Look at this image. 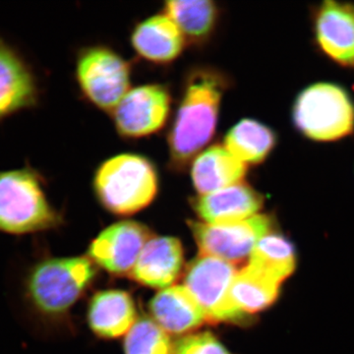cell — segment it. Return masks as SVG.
<instances>
[{
	"label": "cell",
	"mask_w": 354,
	"mask_h": 354,
	"mask_svg": "<svg viewBox=\"0 0 354 354\" xmlns=\"http://www.w3.org/2000/svg\"><path fill=\"white\" fill-rule=\"evenodd\" d=\"M88 257H57L44 252L26 268L20 300L26 317L38 330L62 327L95 278Z\"/></svg>",
	"instance_id": "6da1fadb"
},
{
	"label": "cell",
	"mask_w": 354,
	"mask_h": 354,
	"mask_svg": "<svg viewBox=\"0 0 354 354\" xmlns=\"http://www.w3.org/2000/svg\"><path fill=\"white\" fill-rule=\"evenodd\" d=\"M228 77L211 66L191 69L167 133L169 165L181 171L215 136Z\"/></svg>",
	"instance_id": "7a4b0ae2"
},
{
	"label": "cell",
	"mask_w": 354,
	"mask_h": 354,
	"mask_svg": "<svg viewBox=\"0 0 354 354\" xmlns=\"http://www.w3.org/2000/svg\"><path fill=\"white\" fill-rule=\"evenodd\" d=\"M64 223L46 193V179L27 162L0 171V232L26 236L57 230Z\"/></svg>",
	"instance_id": "3957f363"
},
{
	"label": "cell",
	"mask_w": 354,
	"mask_h": 354,
	"mask_svg": "<svg viewBox=\"0 0 354 354\" xmlns=\"http://www.w3.org/2000/svg\"><path fill=\"white\" fill-rule=\"evenodd\" d=\"M160 178L157 167L144 156L120 153L104 160L93 178L97 201L118 216L138 213L157 197Z\"/></svg>",
	"instance_id": "277c9868"
},
{
	"label": "cell",
	"mask_w": 354,
	"mask_h": 354,
	"mask_svg": "<svg viewBox=\"0 0 354 354\" xmlns=\"http://www.w3.org/2000/svg\"><path fill=\"white\" fill-rule=\"evenodd\" d=\"M292 122L315 142H335L354 132V102L337 84L321 82L304 88L292 106Z\"/></svg>",
	"instance_id": "5b68a950"
},
{
	"label": "cell",
	"mask_w": 354,
	"mask_h": 354,
	"mask_svg": "<svg viewBox=\"0 0 354 354\" xmlns=\"http://www.w3.org/2000/svg\"><path fill=\"white\" fill-rule=\"evenodd\" d=\"M74 75L83 97L101 111L111 113L131 86V66L106 46H85L76 55Z\"/></svg>",
	"instance_id": "8992f818"
},
{
	"label": "cell",
	"mask_w": 354,
	"mask_h": 354,
	"mask_svg": "<svg viewBox=\"0 0 354 354\" xmlns=\"http://www.w3.org/2000/svg\"><path fill=\"white\" fill-rule=\"evenodd\" d=\"M236 272L234 265L205 255H200L188 267L184 286L201 306L207 322L235 325L250 322L251 318L244 315L230 297Z\"/></svg>",
	"instance_id": "52a82bcc"
},
{
	"label": "cell",
	"mask_w": 354,
	"mask_h": 354,
	"mask_svg": "<svg viewBox=\"0 0 354 354\" xmlns=\"http://www.w3.org/2000/svg\"><path fill=\"white\" fill-rule=\"evenodd\" d=\"M200 255L209 256L234 265L250 257L258 241L272 230L269 216L256 215L247 220L223 225L188 221Z\"/></svg>",
	"instance_id": "ba28073f"
},
{
	"label": "cell",
	"mask_w": 354,
	"mask_h": 354,
	"mask_svg": "<svg viewBox=\"0 0 354 354\" xmlns=\"http://www.w3.org/2000/svg\"><path fill=\"white\" fill-rule=\"evenodd\" d=\"M171 95L162 84L130 88L111 111L115 129L127 139H141L162 131L171 116Z\"/></svg>",
	"instance_id": "9c48e42d"
},
{
	"label": "cell",
	"mask_w": 354,
	"mask_h": 354,
	"mask_svg": "<svg viewBox=\"0 0 354 354\" xmlns=\"http://www.w3.org/2000/svg\"><path fill=\"white\" fill-rule=\"evenodd\" d=\"M151 239L150 230L142 223L120 221L97 235L88 247V256L111 274H130Z\"/></svg>",
	"instance_id": "30bf717a"
},
{
	"label": "cell",
	"mask_w": 354,
	"mask_h": 354,
	"mask_svg": "<svg viewBox=\"0 0 354 354\" xmlns=\"http://www.w3.org/2000/svg\"><path fill=\"white\" fill-rule=\"evenodd\" d=\"M38 77L31 64L11 46L0 39V122L38 104Z\"/></svg>",
	"instance_id": "8fae6325"
},
{
	"label": "cell",
	"mask_w": 354,
	"mask_h": 354,
	"mask_svg": "<svg viewBox=\"0 0 354 354\" xmlns=\"http://www.w3.org/2000/svg\"><path fill=\"white\" fill-rule=\"evenodd\" d=\"M314 31L317 44L327 57L342 66H354V6L323 2L316 9Z\"/></svg>",
	"instance_id": "7c38bea8"
},
{
	"label": "cell",
	"mask_w": 354,
	"mask_h": 354,
	"mask_svg": "<svg viewBox=\"0 0 354 354\" xmlns=\"http://www.w3.org/2000/svg\"><path fill=\"white\" fill-rule=\"evenodd\" d=\"M264 197L252 186L241 183L209 193L198 195L192 207L203 223L223 225L252 218L263 208Z\"/></svg>",
	"instance_id": "4fadbf2b"
},
{
	"label": "cell",
	"mask_w": 354,
	"mask_h": 354,
	"mask_svg": "<svg viewBox=\"0 0 354 354\" xmlns=\"http://www.w3.org/2000/svg\"><path fill=\"white\" fill-rule=\"evenodd\" d=\"M133 50L155 64H169L183 55L187 41L183 32L164 12L141 21L130 37Z\"/></svg>",
	"instance_id": "5bb4252c"
},
{
	"label": "cell",
	"mask_w": 354,
	"mask_h": 354,
	"mask_svg": "<svg viewBox=\"0 0 354 354\" xmlns=\"http://www.w3.org/2000/svg\"><path fill=\"white\" fill-rule=\"evenodd\" d=\"M183 249L176 237H152L133 268V279L153 288H169L176 281L183 266Z\"/></svg>",
	"instance_id": "9a60e30c"
},
{
	"label": "cell",
	"mask_w": 354,
	"mask_h": 354,
	"mask_svg": "<svg viewBox=\"0 0 354 354\" xmlns=\"http://www.w3.org/2000/svg\"><path fill=\"white\" fill-rule=\"evenodd\" d=\"M190 165L191 181L199 195L243 183L248 171V165L228 152L223 145L205 149Z\"/></svg>",
	"instance_id": "2e32d148"
},
{
	"label": "cell",
	"mask_w": 354,
	"mask_h": 354,
	"mask_svg": "<svg viewBox=\"0 0 354 354\" xmlns=\"http://www.w3.org/2000/svg\"><path fill=\"white\" fill-rule=\"evenodd\" d=\"M150 311L155 322L171 334H187L207 321L201 306L184 286L160 291L150 302Z\"/></svg>",
	"instance_id": "e0dca14e"
},
{
	"label": "cell",
	"mask_w": 354,
	"mask_h": 354,
	"mask_svg": "<svg viewBox=\"0 0 354 354\" xmlns=\"http://www.w3.org/2000/svg\"><path fill=\"white\" fill-rule=\"evenodd\" d=\"M87 321L88 327L97 337H120L127 334L136 323L134 301L125 291H100L88 304Z\"/></svg>",
	"instance_id": "ac0fdd59"
},
{
	"label": "cell",
	"mask_w": 354,
	"mask_h": 354,
	"mask_svg": "<svg viewBox=\"0 0 354 354\" xmlns=\"http://www.w3.org/2000/svg\"><path fill=\"white\" fill-rule=\"evenodd\" d=\"M164 13L177 25L187 44L201 46L211 39L221 18L220 7L211 0H171Z\"/></svg>",
	"instance_id": "d6986e66"
},
{
	"label": "cell",
	"mask_w": 354,
	"mask_h": 354,
	"mask_svg": "<svg viewBox=\"0 0 354 354\" xmlns=\"http://www.w3.org/2000/svg\"><path fill=\"white\" fill-rule=\"evenodd\" d=\"M278 144L272 128L253 118H243L228 130L223 146L244 164L260 165L267 160Z\"/></svg>",
	"instance_id": "ffe728a7"
},
{
	"label": "cell",
	"mask_w": 354,
	"mask_h": 354,
	"mask_svg": "<svg viewBox=\"0 0 354 354\" xmlns=\"http://www.w3.org/2000/svg\"><path fill=\"white\" fill-rule=\"evenodd\" d=\"M248 267L281 285L297 267L295 246L283 235L270 232L254 247Z\"/></svg>",
	"instance_id": "44dd1931"
},
{
	"label": "cell",
	"mask_w": 354,
	"mask_h": 354,
	"mask_svg": "<svg viewBox=\"0 0 354 354\" xmlns=\"http://www.w3.org/2000/svg\"><path fill=\"white\" fill-rule=\"evenodd\" d=\"M279 288L281 285L278 283L246 266L235 274L230 297L235 306L251 318L274 304Z\"/></svg>",
	"instance_id": "7402d4cb"
},
{
	"label": "cell",
	"mask_w": 354,
	"mask_h": 354,
	"mask_svg": "<svg viewBox=\"0 0 354 354\" xmlns=\"http://www.w3.org/2000/svg\"><path fill=\"white\" fill-rule=\"evenodd\" d=\"M172 348L169 334L148 318L137 320L124 341L125 354H171Z\"/></svg>",
	"instance_id": "603a6c76"
},
{
	"label": "cell",
	"mask_w": 354,
	"mask_h": 354,
	"mask_svg": "<svg viewBox=\"0 0 354 354\" xmlns=\"http://www.w3.org/2000/svg\"><path fill=\"white\" fill-rule=\"evenodd\" d=\"M171 354H232L209 332L186 335L174 346Z\"/></svg>",
	"instance_id": "cb8c5ba5"
}]
</instances>
